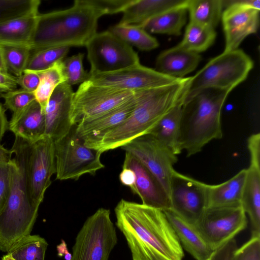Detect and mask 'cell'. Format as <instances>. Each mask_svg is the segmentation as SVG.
I'll return each mask as SVG.
<instances>
[{"label":"cell","instance_id":"6da1fadb","mask_svg":"<svg viewBox=\"0 0 260 260\" xmlns=\"http://www.w3.org/2000/svg\"><path fill=\"white\" fill-rule=\"evenodd\" d=\"M114 211L133 260L182 259L183 247L163 211L121 199Z\"/></svg>","mask_w":260,"mask_h":260},{"label":"cell","instance_id":"7a4b0ae2","mask_svg":"<svg viewBox=\"0 0 260 260\" xmlns=\"http://www.w3.org/2000/svg\"><path fill=\"white\" fill-rule=\"evenodd\" d=\"M191 79V76L184 77L171 84L142 90L140 100L131 115L87 146L103 153L148 134L165 115L183 102Z\"/></svg>","mask_w":260,"mask_h":260},{"label":"cell","instance_id":"3957f363","mask_svg":"<svg viewBox=\"0 0 260 260\" xmlns=\"http://www.w3.org/2000/svg\"><path fill=\"white\" fill-rule=\"evenodd\" d=\"M32 143L15 136L11 150L14 154L11 189L0 213V250L8 252L30 235L39 208L34 204L27 183L28 155Z\"/></svg>","mask_w":260,"mask_h":260},{"label":"cell","instance_id":"277c9868","mask_svg":"<svg viewBox=\"0 0 260 260\" xmlns=\"http://www.w3.org/2000/svg\"><path fill=\"white\" fill-rule=\"evenodd\" d=\"M104 13L76 0L67 9L39 14L31 51L55 47L85 46L96 33Z\"/></svg>","mask_w":260,"mask_h":260},{"label":"cell","instance_id":"5b68a950","mask_svg":"<svg viewBox=\"0 0 260 260\" xmlns=\"http://www.w3.org/2000/svg\"><path fill=\"white\" fill-rule=\"evenodd\" d=\"M230 93L207 88L183 105L179 147L187 157L200 152L210 141L222 138L221 110Z\"/></svg>","mask_w":260,"mask_h":260},{"label":"cell","instance_id":"8992f818","mask_svg":"<svg viewBox=\"0 0 260 260\" xmlns=\"http://www.w3.org/2000/svg\"><path fill=\"white\" fill-rule=\"evenodd\" d=\"M253 67L252 60L243 50L223 51L191 76L183 104L205 89L231 92L246 79Z\"/></svg>","mask_w":260,"mask_h":260},{"label":"cell","instance_id":"52a82bcc","mask_svg":"<svg viewBox=\"0 0 260 260\" xmlns=\"http://www.w3.org/2000/svg\"><path fill=\"white\" fill-rule=\"evenodd\" d=\"M117 243L110 210L99 208L86 219L77 235L71 260H109Z\"/></svg>","mask_w":260,"mask_h":260},{"label":"cell","instance_id":"ba28073f","mask_svg":"<svg viewBox=\"0 0 260 260\" xmlns=\"http://www.w3.org/2000/svg\"><path fill=\"white\" fill-rule=\"evenodd\" d=\"M56 179L78 180L85 174L94 175L104 168L102 153L86 146L75 132L74 125L62 138L54 142Z\"/></svg>","mask_w":260,"mask_h":260},{"label":"cell","instance_id":"9c48e42d","mask_svg":"<svg viewBox=\"0 0 260 260\" xmlns=\"http://www.w3.org/2000/svg\"><path fill=\"white\" fill-rule=\"evenodd\" d=\"M89 75L118 71L140 63L132 46L108 30L96 32L87 42Z\"/></svg>","mask_w":260,"mask_h":260},{"label":"cell","instance_id":"30bf717a","mask_svg":"<svg viewBox=\"0 0 260 260\" xmlns=\"http://www.w3.org/2000/svg\"><path fill=\"white\" fill-rule=\"evenodd\" d=\"M136 92L96 85L89 80L83 82L72 99L70 118L73 125L121 105Z\"/></svg>","mask_w":260,"mask_h":260},{"label":"cell","instance_id":"8fae6325","mask_svg":"<svg viewBox=\"0 0 260 260\" xmlns=\"http://www.w3.org/2000/svg\"><path fill=\"white\" fill-rule=\"evenodd\" d=\"M221 19L225 36L224 52L238 49L249 35L255 33L259 24V0H222Z\"/></svg>","mask_w":260,"mask_h":260},{"label":"cell","instance_id":"7c38bea8","mask_svg":"<svg viewBox=\"0 0 260 260\" xmlns=\"http://www.w3.org/2000/svg\"><path fill=\"white\" fill-rule=\"evenodd\" d=\"M246 226V213L241 206L208 208L195 225L213 250L233 239Z\"/></svg>","mask_w":260,"mask_h":260},{"label":"cell","instance_id":"4fadbf2b","mask_svg":"<svg viewBox=\"0 0 260 260\" xmlns=\"http://www.w3.org/2000/svg\"><path fill=\"white\" fill-rule=\"evenodd\" d=\"M207 185L174 170L170 182L171 210L195 225L208 207Z\"/></svg>","mask_w":260,"mask_h":260},{"label":"cell","instance_id":"5bb4252c","mask_svg":"<svg viewBox=\"0 0 260 260\" xmlns=\"http://www.w3.org/2000/svg\"><path fill=\"white\" fill-rule=\"evenodd\" d=\"M122 149L138 159L156 178L170 197V182L177 155L150 134L137 138Z\"/></svg>","mask_w":260,"mask_h":260},{"label":"cell","instance_id":"9a60e30c","mask_svg":"<svg viewBox=\"0 0 260 260\" xmlns=\"http://www.w3.org/2000/svg\"><path fill=\"white\" fill-rule=\"evenodd\" d=\"M56 173L54 141L45 136L32 143L27 161V178L30 199L39 207Z\"/></svg>","mask_w":260,"mask_h":260},{"label":"cell","instance_id":"2e32d148","mask_svg":"<svg viewBox=\"0 0 260 260\" xmlns=\"http://www.w3.org/2000/svg\"><path fill=\"white\" fill-rule=\"evenodd\" d=\"M180 79L165 75L139 63L112 72L90 75L88 80L98 85L137 91L171 84Z\"/></svg>","mask_w":260,"mask_h":260},{"label":"cell","instance_id":"e0dca14e","mask_svg":"<svg viewBox=\"0 0 260 260\" xmlns=\"http://www.w3.org/2000/svg\"><path fill=\"white\" fill-rule=\"evenodd\" d=\"M142 92V90L137 91L131 99L121 105L78 123L75 125L76 134L83 140L86 146L98 140L131 115L140 100Z\"/></svg>","mask_w":260,"mask_h":260},{"label":"cell","instance_id":"ac0fdd59","mask_svg":"<svg viewBox=\"0 0 260 260\" xmlns=\"http://www.w3.org/2000/svg\"><path fill=\"white\" fill-rule=\"evenodd\" d=\"M74 93L72 86L66 82L60 84L45 109V136L54 142L67 135L74 126L70 118Z\"/></svg>","mask_w":260,"mask_h":260},{"label":"cell","instance_id":"d6986e66","mask_svg":"<svg viewBox=\"0 0 260 260\" xmlns=\"http://www.w3.org/2000/svg\"><path fill=\"white\" fill-rule=\"evenodd\" d=\"M122 168L134 172L136 182L133 193L139 196L142 204L162 211L171 209L169 196L156 178L138 159L125 152Z\"/></svg>","mask_w":260,"mask_h":260},{"label":"cell","instance_id":"ffe728a7","mask_svg":"<svg viewBox=\"0 0 260 260\" xmlns=\"http://www.w3.org/2000/svg\"><path fill=\"white\" fill-rule=\"evenodd\" d=\"M44 111L36 100L18 113L12 115L9 129L15 136L33 143L45 136Z\"/></svg>","mask_w":260,"mask_h":260},{"label":"cell","instance_id":"44dd1931","mask_svg":"<svg viewBox=\"0 0 260 260\" xmlns=\"http://www.w3.org/2000/svg\"><path fill=\"white\" fill-rule=\"evenodd\" d=\"M201 59L199 53L187 50L178 44L158 55L155 70L165 75L181 79L193 71Z\"/></svg>","mask_w":260,"mask_h":260},{"label":"cell","instance_id":"7402d4cb","mask_svg":"<svg viewBox=\"0 0 260 260\" xmlns=\"http://www.w3.org/2000/svg\"><path fill=\"white\" fill-rule=\"evenodd\" d=\"M184 249L196 260H206L213 250L195 225L182 218L172 210L163 211Z\"/></svg>","mask_w":260,"mask_h":260},{"label":"cell","instance_id":"603a6c76","mask_svg":"<svg viewBox=\"0 0 260 260\" xmlns=\"http://www.w3.org/2000/svg\"><path fill=\"white\" fill-rule=\"evenodd\" d=\"M188 0H133L123 11L120 24L141 27L150 19L170 10L187 7Z\"/></svg>","mask_w":260,"mask_h":260},{"label":"cell","instance_id":"cb8c5ba5","mask_svg":"<svg viewBox=\"0 0 260 260\" xmlns=\"http://www.w3.org/2000/svg\"><path fill=\"white\" fill-rule=\"evenodd\" d=\"M39 13H33L0 23V46L31 49Z\"/></svg>","mask_w":260,"mask_h":260},{"label":"cell","instance_id":"d4e9b609","mask_svg":"<svg viewBox=\"0 0 260 260\" xmlns=\"http://www.w3.org/2000/svg\"><path fill=\"white\" fill-rule=\"evenodd\" d=\"M246 174L247 169H243L223 183L216 185L208 184L207 208L241 206Z\"/></svg>","mask_w":260,"mask_h":260},{"label":"cell","instance_id":"484cf974","mask_svg":"<svg viewBox=\"0 0 260 260\" xmlns=\"http://www.w3.org/2000/svg\"><path fill=\"white\" fill-rule=\"evenodd\" d=\"M241 205L248 214L251 237H260V168L250 165L242 193Z\"/></svg>","mask_w":260,"mask_h":260},{"label":"cell","instance_id":"4316f807","mask_svg":"<svg viewBox=\"0 0 260 260\" xmlns=\"http://www.w3.org/2000/svg\"><path fill=\"white\" fill-rule=\"evenodd\" d=\"M183 102H180L165 115L148 134L177 155L179 147L180 123Z\"/></svg>","mask_w":260,"mask_h":260},{"label":"cell","instance_id":"83f0119b","mask_svg":"<svg viewBox=\"0 0 260 260\" xmlns=\"http://www.w3.org/2000/svg\"><path fill=\"white\" fill-rule=\"evenodd\" d=\"M186 7L174 8L150 19L141 26L148 33L180 36L187 20Z\"/></svg>","mask_w":260,"mask_h":260},{"label":"cell","instance_id":"f1b7e54d","mask_svg":"<svg viewBox=\"0 0 260 260\" xmlns=\"http://www.w3.org/2000/svg\"><path fill=\"white\" fill-rule=\"evenodd\" d=\"M222 0H188L190 21L215 29L221 19Z\"/></svg>","mask_w":260,"mask_h":260},{"label":"cell","instance_id":"f546056e","mask_svg":"<svg viewBox=\"0 0 260 260\" xmlns=\"http://www.w3.org/2000/svg\"><path fill=\"white\" fill-rule=\"evenodd\" d=\"M62 60L56 62L47 69L35 71L39 77L40 83L35 95L44 111L55 89L66 82Z\"/></svg>","mask_w":260,"mask_h":260},{"label":"cell","instance_id":"4dcf8cb0","mask_svg":"<svg viewBox=\"0 0 260 260\" xmlns=\"http://www.w3.org/2000/svg\"><path fill=\"white\" fill-rule=\"evenodd\" d=\"M216 37L214 29L189 21L183 38L178 45L187 50L200 54L214 43Z\"/></svg>","mask_w":260,"mask_h":260},{"label":"cell","instance_id":"1f68e13d","mask_svg":"<svg viewBox=\"0 0 260 260\" xmlns=\"http://www.w3.org/2000/svg\"><path fill=\"white\" fill-rule=\"evenodd\" d=\"M108 30L131 46L142 51H150L159 46L157 40L140 26L118 23Z\"/></svg>","mask_w":260,"mask_h":260},{"label":"cell","instance_id":"d6a6232c","mask_svg":"<svg viewBox=\"0 0 260 260\" xmlns=\"http://www.w3.org/2000/svg\"><path fill=\"white\" fill-rule=\"evenodd\" d=\"M48 245L44 238L29 235L12 247L7 255L14 260H45Z\"/></svg>","mask_w":260,"mask_h":260},{"label":"cell","instance_id":"836d02e7","mask_svg":"<svg viewBox=\"0 0 260 260\" xmlns=\"http://www.w3.org/2000/svg\"><path fill=\"white\" fill-rule=\"evenodd\" d=\"M69 48L63 46L30 51L26 69L34 71L47 69L56 62L63 60L68 53Z\"/></svg>","mask_w":260,"mask_h":260},{"label":"cell","instance_id":"e575fe53","mask_svg":"<svg viewBox=\"0 0 260 260\" xmlns=\"http://www.w3.org/2000/svg\"><path fill=\"white\" fill-rule=\"evenodd\" d=\"M40 0H0V23L39 13Z\"/></svg>","mask_w":260,"mask_h":260},{"label":"cell","instance_id":"d590c367","mask_svg":"<svg viewBox=\"0 0 260 260\" xmlns=\"http://www.w3.org/2000/svg\"><path fill=\"white\" fill-rule=\"evenodd\" d=\"M8 73L16 78L26 69L31 48L20 46H1Z\"/></svg>","mask_w":260,"mask_h":260},{"label":"cell","instance_id":"8d00e7d4","mask_svg":"<svg viewBox=\"0 0 260 260\" xmlns=\"http://www.w3.org/2000/svg\"><path fill=\"white\" fill-rule=\"evenodd\" d=\"M84 56L83 53H79L62 60L66 82L71 86L81 84L89 78V72L83 67Z\"/></svg>","mask_w":260,"mask_h":260},{"label":"cell","instance_id":"74e56055","mask_svg":"<svg viewBox=\"0 0 260 260\" xmlns=\"http://www.w3.org/2000/svg\"><path fill=\"white\" fill-rule=\"evenodd\" d=\"M2 98L4 100V107L10 110L12 115L21 112L36 100L35 92L21 88L4 93Z\"/></svg>","mask_w":260,"mask_h":260},{"label":"cell","instance_id":"f35d334b","mask_svg":"<svg viewBox=\"0 0 260 260\" xmlns=\"http://www.w3.org/2000/svg\"><path fill=\"white\" fill-rule=\"evenodd\" d=\"M13 173V160L0 162V213L5 206L10 195Z\"/></svg>","mask_w":260,"mask_h":260},{"label":"cell","instance_id":"ab89813d","mask_svg":"<svg viewBox=\"0 0 260 260\" xmlns=\"http://www.w3.org/2000/svg\"><path fill=\"white\" fill-rule=\"evenodd\" d=\"M85 4L102 11L104 15L123 12L133 0H82Z\"/></svg>","mask_w":260,"mask_h":260},{"label":"cell","instance_id":"60d3db41","mask_svg":"<svg viewBox=\"0 0 260 260\" xmlns=\"http://www.w3.org/2000/svg\"><path fill=\"white\" fill-rule=\"evenodd\" d=\"M232 260H260V237H251L237 249Z\"/></svg>","mask_w":260,"mask_h":260},{"label":"cell","instance_id":"b9f144b4","mask_svg":"<svg viewBox=\"0 0 260 260\" xmlns=\"http://www.w3.org/2000/svg\"><path fill=\"white\" fill-rule=\"evenodd\" d=\"M238 248L234 238L214 250L206 260H232Z\"/></svg>","mask_w":260,"mask_h":260},{"label":"cell","instance_id":"7bdbcfd3","mask_svg":"<svg viewBox=\"0 0 260 260\" xmlns=\"http://www.w3.org/2000/svg\"><path fill=\"white\" fill-rule=\"evenodd\" d=\"M17 82L21 89L35 92L39 85L40 79L35 71L26 69L20 76L17 78Z\"/></svg>","mask_w":260,"mask_h":260},{"label":"cell","instance_id":"ee69618b","mask_svg":"<svg viewBox=\"0 0 260 260\" xmlns=\"http://www.w3.org/2000/svg\"><path fill=\"white\" fill-rule=\"evenodd\" d=\"M250 153V165L260 168V134L259 133L251 135L247 143Z\"/></svg>","mask_w":260,"mask_h":260},{"label":"cell","instance_id":"f6af8a7d","mask_svg":"<svg viewBox=\"0 0 260 260\" xmlns=\"http://www.w3.org/2000/svg\"><path fill=\"white\" fill-rule=\"evenodd\" d=\"M18 86L17 78L0 71V90L5 93L15 90Z\"/></svg>","mask_w":260,"mask_h":260},{"label":"cell","instance_id":"bcb514c9","mask_svg":"<svg viewBox=\"0 0 260 260\" xmlns=\"http://www.w3.org/2000/svg\"><path fill=\"white\" fill-rule=\"evenodd\" d=\"M119 178L123 185L129 187L132 191H134L135 187L136 175L132 169L122 168Z\"/></svg>","mask_w":260,"mask_h":260},{"label":"cell","instance_id":"7dc6e473","mask_svg":"<svg viewBox=\"0 0 260 260\" xmlns=\"http://www.w3.org/2000/svg\"><path fill=\"white\" fill-rule=\"evenodd\" d=\"M9 129V121L6 114V109L0 103V144L5 132Z\"/></svg>","mask_w":260,"mask_h":260},{"label":"cell","instance_id":"c3c4849f","mask_svg":"<svg viewBox=\"0 0 260 260\" xmlns=\"http://www.w3.org/2000/svg\"><path fill=\"white\" fill-rule=\"evenodd\" d=\"M57 250L59 256H63L65 260H71L72 254L69 252L67 245L63 240H61V243L57 246Z\"/></svg>","mask_w":260,"mask_h":260},{"label":"cell","instance_id":"681fc988","mask_svg":"<svg viewBox=\"0 0 260 260\" xmlns=\"http://www.w3.org/2000/svg\"><path fill=\"white\" fill-rule=\"evenodd\" d=\"M13 152L0 144V162H8L12 159Z\"/></svg>","mask_w":260,"mask_h":260},{"label":"cell","instance_id":"f907efd6","mask_svg":"<svg viewBox=\"0 0 260 260\" xmlns=\"http://www.w3.org/2000/svg\"><path fill=\"white\" fill-rule=\"evenodd\" d=\"M0 71L6 73H9L7 68L6 67L4 56L3 54V51L1 47L0 46Z\"/></svg>","mask_w":260,"mask_h":260},{"label":"cell","instance_id":"816d5d0a","mask_svg":"<svg viewBox=\"0 0 260 260\" xmlns=\"http://www.w3.org/2000/svg\"><path fill=\"white\" fill-rule=\"evenodd\" d=\"M2 260H14V259L6 254L2 257Z\"/></svg>","mask_w":260,"mask_h":260},{"label":"cell","instance_id":"f5cc1de1","mask_svg":"<svg viewBox=\"0 0 260 260\" xmlns=\"http://www.w3.org/2000/svg\"><path fill=\"white\" fill-rule=\"evenodd\" d=\"M4 93V92H3L0 90V99L3 98V95Z\"/></svg>","mask_w":260,"mask_h":260}]
</instances>
